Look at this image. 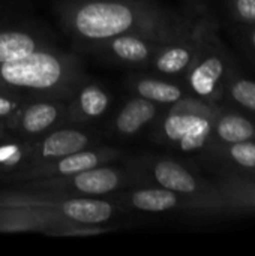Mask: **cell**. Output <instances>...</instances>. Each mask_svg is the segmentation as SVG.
I'll use <instances>...</instances> for the list:
<instances>
[{
    "label": "cell",
    "mask_w": 255,
    "mask_h": 256,
    "mask_svg": "<svg viewBox=\"0 0 255 256\" xmlns=\"http://www.w3.org/2000/svg\"><path fill=\"white\" fill-rule=\"evenodd\" d=\"M137 90L141 98L159 104H177L183 98V90L179 86L158 80H143Z\"/></svg>",
    "instance_id": "16"
},
{
    "label": "cell",
    "mask_w": 255,
    "mask_h": 256,
    "mask_svg": "<svg viewBox=\"0 0 255 256\" xmlns=\"http://www.w3.org/2000/svg\"><path fill=\"white\" fill-rule=\"evenodd\" d=\"M135 21L134 10L116 2H93L81 6L74 18L77 32L87 39H110L128 32Z\"/></svg>",
    "instance_id": "3"
},
{
    "label": "cell",
    "mask_w": 255,
    "mask_h": 256,
    "mask_svg": "<svg viewBox=\"0 0 255 256\" xmlns=\"http://www.w3.org/2000/svg\"><path fill=\"white\" fill-rule=\"evenodd\" d=\"M156 114V106L152 100L140 98L128 102L117 117V129L122 134L132 135L147 124Z\"/></svg>",
    "instance_id": "10"
},
{
    "label": "cell",
    "mask_w": 255,
    "mask_h": 256,
    "mask_svg": "<svg viewBox=\"0 0 255 256\" xmlns=\"http://www.w3.org/2000/svg\"><path fill=\"white\" fill-rule=\"evenodd\" d=\"M206 148H209L213 158L225 166L224 172L255 171V140L233 144L210 142Z\"/></svg>",
    "instance_id": "8"
},
{
    "label": "cell",
    "mask_w": 255,
    "mask_h": 256,
    "mask_svg": "<svg viewBox=\"0 0 255 256\" xmlns=\"http://www.w3.org/2000/svg\"><path fill=\"white\" fill-rule=\"evenodd\" d=\"M248 42L252 46V50L255 51V26H251V30L248 33Z\"/></svg>",
    "instance_id": "24"
},
{
    "label": "cell",
    "mask_w": 255,
    "mask_h": 256,
    "mask_svg": "<svg viewBox=\"0 0 255 256\" xmlns=\"http://www.w3.org/2000/svg\"><path fill=\"white\" fill-rule=\"evenodd\" d=\"M98 160L99 159L93 152H81L80 150V152H75L72 154L65 156L59 162L57 170L62 174L72 176V174H78V172L95 168L98 165Z\"/></svg>",
    "instance_id": "19"
},
{
    "label": "cell",
    "mask_w": 255,
    "mask_h": 256,
    "mask_svg": "<svg viewBox=\"0 0 255 256\" xmlns=\"http://www.w3.org/2000/svg\"><path fill=\"white\" fill-rule=\"evenodd\" d=\"M74 186L89 195H102L114 190L119 186V177L114 171L105 168H92L78 172L74 178Z\"/></svg>",
    "instance_id": "12"
},
{
    "label": "cell",
    "mask_w": 255,
    "mask_h": 256,
    "mask_svg": "<svg viewBox=\"0 0 255 256\" xmlns=\"http://www.w3.org/2000/svg\"><path fill=\"white\" fill-rule=\"evenodd\" d=\"M15 108H17V105L12 100H9L6 98H0V117L11 114Z\"/></svg>",
    "instance_id": "22"
},
{
    "label": "cell",
    "mask_w": 255,
    "mask_h": 256,
    "mask_svg": "<svg viewBox=\"0 0 255 256\" xmlns=\"http://www.w3.org/2000/svg\"><path fill=\"white\" fill-rule=\"evenodd\" d=\"M80 105L86 116L98 117L104 114V111L108 106V98L107 94L98 88V87H87L81 92L80 96Z\"/></svg>",
    "instance_id": "20"
},
{
    "label": "cell",
    "mask_w": 255,
    "mask_h": 256,
    "mask_svg": "<svg viewBox=\"0 0 255 256\" xmlns=\"http://www.w3.org/2000/svg\"><path fill=\"white\" fill-rule=\"evenodd\" d=\"M62 212L72 220L80 224H102L113 214V207L99 200H69L63 202Z\"/></svg>",
    "instance_id": "9"
},
{
    "label": "cell",
    "mask_w": 255,
    "mask_h": 256,
    "mask_svg": "<svg viewBox=\"0 0 255 256\" xmlns=\"http://www.w3.org/2000/svg\"><path fill=\"white\" fill-rule=\"evenodd\" d=\"M63 75L62 63L48 52H30L0 66V78L11 86L27 88H51Z\"/></svg>",
    "instance_id": "4"
},
{
    "label": "cell",
    "mask_w": 255,
    "mask_h": 256,
    "mask_svg": "<svg viewBox=\"0 0 255 256\" xmlns=\"http://www.w3.org/2000/svg\"><path fill=\"white\" fill-rule=\"evenodd\" d=\"M177 104V108L164 120L162 130L165 138L182 152L206 148L212 141V129L219 105L198 98L179 100Z\"/></svg>",
    "instance_id": "2"
},
{
    "label": "cell",
    "mask_w": 255,
    "mask_h": 256,
    "mask_svg": "<svg viewBox=\"0 0 255 256\" xmlns=\"http://www.w3.org/2000/svg\"><path fill=\"white\" fill-rule=\"evenodd\" d=\"M224 96H227L233 105L255 114V81L239 75L236 69L225 82Z\"/></svg>",
    "instance_id": "14"
},
{
    "label": "cell",
    "mask_w": 255,
    "mask_h": 256,
    "mask_svg": "<svg viewBox=\"0 0 255 256\" xmlns=\"http://www.w3.org/2000/svg\"><path fill=\"white\" fill-rule=\"evenodd\" d=\"M111 48L117 57L131 63H141L150 56V46L143 39L134 36H116Z\"/></svg>",
    "instance_id": "17"
},
{
    "label": "cell",
    "mask_w": 255,
    "mask_h": 256,
    "mask_svg": "<svg viewBox=\"0 0 255 256\" xmlns=\"http://www.w3.org/2000/svg\"><path fill=\"white\" fill-rule=\"evenodd\" d=\"M15 153H17V147H14V146L2 147V148H0V162L9 160Z\"/></svg>",
    "instance_id": "23"
},
{
    "label": "cell",
    "mask_w": 255,
    "mask_h": 256,
    "mask_svg": "<svg viewBox=\"0 0 255 256\" xmlns=\"http://www.w3.org/2000/svg\"><path fill=\"white\" fill-rule=\"evenodd\" d=\"M216 188L227 206L228 214L255 213V182L236 172H221Z\"/></svg>",
    "instance_id": "6"
},
{
    "label": "cell",
    "mask_w": 255,
    "mask_h": 256,
    "mask_svg": "<svg viewBox=\"0 0 255 256\" xmlns=\"http://www.w3.org/2000/svg\"><path fill=\"white\" fill-rule=\"evenodd\" d=\"M236 69L231 56L218 34L213 20L201 39L198 52L188 70V86L201 100L218 104L224 98V87Z\"/></svg>",
    "instance_id": "1"
},
{
    "label": "cell",
    "mask_w": 255,
    "mask_h": 256,
    "mask_svg": "<svg viewBox=\"0 0 255 256\" xmlns=\"http://www.w3.org/2000/svg\"><path fill=\"white\" fill-rule=\"evenodd\" d=\"M252 140H255L254 120L236 111H224L219 106V111L213 123L210 142L233 144Z\"/></svg>",
    "instance_id": "7"
},
{
    "label": "cell",
    "mask_w": 255,
    "mask_h": 256,
    "mask_svg": "<svg viewBox=\"0 0 255 256\" xmlns=\"http://www.w3.org/2000/svg\"><path fill=\"white\" fill-rule=\"evenodd\" d=\"M210 21V18H204L197 26H194L189 33L179 42L164 48L155 58V68L167 75H176L186 70L198 52L201 39Z\"/></svg>",
    "instance_id": "5"
},
{
    "label": "cell",
    "mask_w": 255,
    "mask_h": 256,
    "mask_svg": "<svg viewBox=\"0 0 255 256\" xmlns=\"http://www.w3.org/2000/svg\"><path fill=\"white\" fill-rule=\"evenodd\" d=\"M236 174H240V176H243V177H246V178H251V180H254L255 182V171H249V172H236Z\"/></svg>",
    "instance_id": "25"
},
{
    "label": "cell",
    "mask_w": 255,
    "mask_h": 256,
    "mask_svg": "<svg viewBox=\"0 0 255 256\" xmlns=\"http://www.w3.org/2000/svg\"><path fill=\"white\" fill-rule=\"evenodd\" d=\"M59 116V111L51 104H36L30 106L23 117V128L30 134H38L50 128Z\"/></svg>",
    "instance_id": "18"
},
{
    "label": "cell",
    "mask_w": 255,
    "mask_h": 256,
    "mask_svg": "<svg viewBox=\"0 0 255 256\" xmlns=\"http://www.w3.org/2000/svg\"><path fill=\"white\" fill-rule=\"evenodd\" d=\"M231 20L245 26H255V0H227Z\"/></svg>",
    "instance_id": "21"
},
{
    "label": "cell",
    "mask_w": 255,
    "mask_h": 256,
    "mask_svg": "<svg viewBox=\"0 0 255 256\" xmlns=\"http://www.w3.org/2000/svg\"><path fill=\"white\" fill-rule=\"evenodd\" d=\"M36 50L35 39L21 32L0 33V64L18 60Z\"/></svg>",
    "instance_id": "15"
},
{
    "label": "cell",
    "mask_w": 255,
    "mask_h": 256,
    "mask_svg": "<svg viewBox=\"0 0 255 256\" xmlns=\"http://www.w3.org/2000/svg\"><path fill=\"white\" fill-rule=\"evenodd\" d=\"M131 202L135 208L143 212H168L179 206L180 195L168 189H144L132 195Z\"/></svg>",
    "instance_id": "13"
},
{
    "label": "cell",
    "mask_w": 255,
    "mask_h": 256,
    "mask_svg": "<svg viewBox=\"0 0 255 256\" xmlns=\"http://www.w3.org/2000/svg\"><path fill=\"white\" fill-rule=\"evenodd\" d=\"M89 140L78 130H59L51 134L42 144V154L45 158H65L75 152L83 150Z\"/></svg>",
    "instance_id": "11"
}]
</instances>
